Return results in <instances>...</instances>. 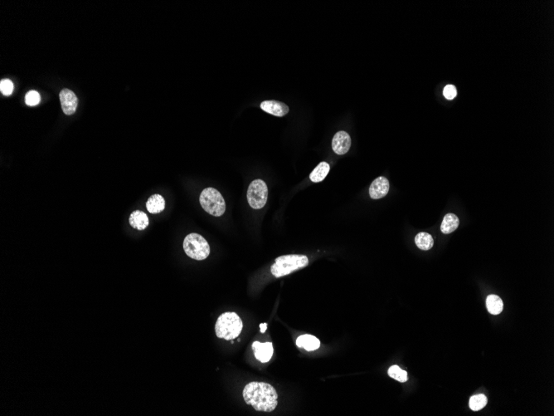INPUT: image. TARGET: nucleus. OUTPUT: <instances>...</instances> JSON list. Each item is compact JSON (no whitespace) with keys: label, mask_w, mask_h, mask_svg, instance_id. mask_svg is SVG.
Listing matches in <instances>:
<instances>
[{"label":"nucleus","mask_w":554,"mask_h":416,"mask_svg":"<svg viewBox=\"0 0 554 416\" xmlns=\"http://www.w3.org/2000/svg\"><path fill=\"white\" fill-rule=\"evenodd\" d=\"M129 222L134 229L138 230H144L148 227L149 224V218L146 214H144L140 210H135L134 212L131 213Z\"/></svg>","instance_id":"ddd939ff"},{"label":"nucleus","mask_w":554,"mask_h":416,"mask_svg":"<svg viewBox=\"0 0 554 416\" xmlns=\"http://www.w3.org/2000/svg\"><path fill=\"white\" fill-rule=\"evenodd\" d=\"M330 170V165L327 162H320L310 174V179L314 183H319L325 179Z\"/></svg>","instance_id":"2eb2a0df"},{"label":"nucleus","mask_w":554,"mask_h":416,"mask_svg":"<svg viewBox=\"0 0 554 416\" xmlns=\"http://www.w3.org/2000/svg\"><path fill=\"white\" fill-rule=\"evenodd\" d=\"M487 310L492 315H499L504 308V303L501 298L497 295H489L486 298Z\"/></svg>","instance_id":"f3484780"},{"label":"nucleus","mask_w":554,"mask_h":416,"mask_svg":"<svg viewBox=\"0 0 554 416\" xmlns=\"http://www.w3.org/2000/svg\"><path fill=\"white\" fill-rule=\"evenodd\" d=\"M388 374L391 378L394 379L401 383L408 381V372L404 370H402L398 366H391L390 368L388 369Z\"/></svg>","instance_id":"aec40b11"},{"label":"nucleus","mask_w":554,"mask_h":416,"mask_svg":"<svg viewBox=\"0 0 554 416\" xmlns=\"http://www.w3.org/2000/svg\"><path fill=\"white\" fill-rule=\"evenodd\" d=\"M41 101V96L38 91H30L26 94L25 102L28 106H37Z\"/></svg>","instance_id":"412c9836"},{"label":"nucleus","mask_w":554,"mask_h":416,"mask_svg":"<svg viewBox=\"0 0 554 416\" xmlns=\"http://www.w3.org/2000/svg\"><path fill=\"white\" fill-rule=\"evenodd\" d=\"M184 252L193 259H206L210 254V246L207 240L199 234H189L184 240Z\"/></svg>","instance_id":"39448f33"},{"label":"nucleus","mask_w":554,"mask_h":416,"mask_svg":"<svg viewBox=\"0 0 554 416\" xmlns=\"http://www.w3.org/2000/svg\"><path fill=\"white\" fill-rule=\"evenodd\" d=\"M0 91L1 92L5 95V96H9L11 94L13 93V84L10 80L8 79H3L0 83Z\"/></svg>","instance_id":"4be33fe9"},{"label":"nucleus","mask_w":554,"mask_h":416,"mask_svg":"<svg viewBox=\"0 0 554 416\" xmlns=\"http://www.w3.org/2000/svg\"><path fill=\"white\" fill-rule=\"evenodd\" d=\"M243 323L239 316L235 313H222L217 318L215 333L217 337L226 340H234L242 333Z\"/></svg>","instance_id":"f03ea898"},{"label":"nucleus","mask_w":554,"mask_h":416,"mask_svg":"<svg viewBox=\"0 0 554 416\" xmlns=\"http://www.w3.org/2000/svg\"><path fill=\"white\" fill-rule=\"evenodd\" d=\"M260 328H261V333H264L267 330V325L266 323H262L260 325Z\"/></svg>","instance_id":"b1692460"},{"label":"nucleus","mask_w":554,"mask_h":416,"mask_svg":"<svg viewBox=\"0 0 554 416\" xmlns=\"http://www.w3.org/2000/svg\"><path fill=\"white\" fill-rule=\"evenodd\" d=\"M242 396L247 405L260 412H272L278 405L276 389L265 382H250L243 389Z\"/></svg>","instance_id":"f257e3e1"},{"label":"nucleus","mask_w":554,"mask_h":416,"mask_svg":"<svg viewBox=\"0 0 554 416\" xmlns=\"http://www.w3.org/2000/svg\"><path fill=\"white\" fill-rule=\"evenodd\" d=\"M389 188L390 185L388 179L385 177H378L371 184L369 187V194L372 199H381L388 194Z\"/></svg>","instance_id":"9d476101"},{"label":"nucleus","mask_w":554,"mask_h":416,"mask_svg":"<svg viewBox=\"0 0 554 416\" xmlns=\"http://www.w3.org/2000/svg\"><path fill=\"white\" fill-rule=\"evenodd\" d=\"M443 95L448 100H452V99L455 98L457 95L456 86H453V85H447L444 88Z\"/></svg>","instance_id":"5701e85b"},{"label":"nucleus","mask_w":554,"mask_h":416,"mask_svg":"<svg viewBox=\"0 0 554 416\" xmlns=\"http://www.w3.org/2000/svg\"><path fill=\"white\" fill-rule=\"evenodd\" d=\"M459 224H460V221H459L458 217L456 215L448 214L444 217L443 221L441 223V232L445 235H449V234H451V233L456 230V229L458 228Z\"/></svg>","instance_id":"dca6fc26"},{"label":"nucleus","mask_w":554,"mask_h":416,"mask_svg":"<svg viewBox=\"0 0 554 416\" xmlns=\"http://www.w3.org/2000/svg\"><path fill=\"white\" fill-rule=\"evenodd\" d=\"M59 96H60L61 105L63 112L68 116L73 115L78 104V100L76 94L71 90L65 88L61 91Z\"/></svg>","instance_id":"0eeeda50"},{"label":"nucleus","mask_w":554,"mask_h":416,"mask_svg":"<svg viewBox=\"0 0 554 416\" xmlns=\"http://www.w3.org/2000/svg\"><path fill=\"white\" fill-rule=\"evenodd\" d=\"M487 402H488V399H487L486 396L483 394H480V395H475V396H471L469 405H470V408L472 411H479L486 406Z\"/></svg>","instance_id":"6ab92c4d"},{"label":"nucleus","mask_w":554,"mask_h":416,"mask_svg":"<svg viewBox=\"0 0 554 416\" xmlns=\"http://www.w3.org/2000/svg\"><path fill=\"white\" fill-rule=\"evenodd\" d=\"M147 210L150 214L161 213L165 208V201L160 194H154L149 197L146 202Z\"/></svg>","instance_id":"4468645a"},{"label":"nucleus","mask_w":554,"mask_h":416,"mask_svg":"<svg viewBox=\"0 0 554 416\" xmlns=\"http://www.w3.org/2000/svg\"><path fill=\"white\" fill-rule=\"evenodd\" d=\"M351 147L350 136L345 131H339L335 134L332 141L333 151L337 155H345Z\"/></svg>","instance_id":"6e6552de"},{"label":"nucleus","mask_w":554,"mask_h":416,"mask_svg":"<svg viewBox=\"0 0 554 416\" xmlns=\"http://www.w3.org/2000/svg\"><path fill=\"white\" fill-rule=\"evenodd\" d=\"M296 345L300 348H304L308 351H312L320 348V341L317 337L310 334L300 335L296 340Z\"/></svg>","instance_id":"f8f14e48"},{"label":"nucleus","mask_w":554,"mask_h":416,"mask_svg":"<svg viewBox=\"0 0 554 416\" xmlns=\"http://www.w3.org/2000/svg\"><path fill=\"white\" fill-rule=\"evenodd\" d=\"M261 108L272 116H279V117L285 116L289 112V107L286 104L274 100L262 101L261 103Z\"/></svg>","instance_id":"9b49d317"},{"label":"nucleus","mask_w":554,"mask_h":416,"mask_svg":"<svg viewBox=\"0 0 554 416\" xmlns=\"http://www.w3.org/2000/svg\"><path fill=\"white\" fill-rule=\"evenodd\" d=\"M252 350L254 351L255 357L262 363H267L272 359L274 352L272 342L261 343L254 341L252 344Z\"/></svg>","instance_id":"1a4fd4ad"},{"label":"nucleus","mask_w":554,"mask_h":416,"mask_svg":"<svg viewBox=\"0 0 554 416\" xmlns=\"http://www.w3.org/2000/svg\"><path fill=\"white\" fill-rule=\"evenodd\" d=\"M415 243L418 249L421 250H431L433 247V238L427 233L421 232L416 235Z\"/></svg>","instance_id":"a211bd4d"},{"label":"nucleus","mask_w":554,"mask_h":416,"mask_svg":"<svg viewBox=\"0 0 554 416\" xmlns=\"http://www.w3.org/2000/svg\"><path fill=\"white\" fill-rule=\"evenodd\" d=\"M308 264L309 259L305 255H283L275 260V263L271 267V271L272 275L278 278L305 267Z\"/></svg>","instance_id":"7ed1b4c3"},{"label":"nucleus","mask_w":554,"mask_h":416,"mask_svg":"<svg viewBox=\"0 0 554 416\" xmlns=\"http://www.w3.org/2000/svg\"><path fill=\"white\" fill-rule=\"evenodd\" d=\"M202 208L209 215L220 217L226 211V203L222 194L214 188H206L202 191L199 198Z\"/></svg>","instance_id":"20e7f679"},{"label":"nucleus","mask_w":554,"mask_h":416,"mask_svg":"<svg viewBox=\"0 0 554 416\" xmlns=\"http://www.w3.org/2000/svg\"><path fill=\"white\" fill-rule=\"evenodd\" d=\"M268 197V188L262 179H255L247 189V201L255 210H260L266 205Z\"/></svg>","instance_id":"423d86ee"}]
</instances>
